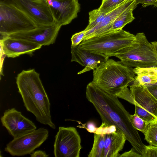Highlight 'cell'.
I'll list each match as a JSON object with an SVG mask.
<instances>
[{"label":"cell","instance_id":"cell-20","mask_svg":"<svg viewBox=\"0 0 157 157\" xmlns=\"http://www.w3.org/2000/svg\"><path fill=\"white\" fill-rule=\"evenodd\" d=\"M105 138V134L94 133L93 145L88 157H103Z\"/></svg>","mask_w":157,"mask_h":157},{"label":"cell","instance_id":"cell-21","mask_svg":"<svg viewBox=\"0 0 157 157\" xmlns=\"http://www.w3.org/2000/svg\"><path fill=\"white\" fill-rule=\"evenodd\" d=\"M106 13L100 12L98 9L94 10L89 13V24L84 30L87 32L101 23Z\"/></svg>","mask_w":157,"mask_h":157},{"label":"cell","instance_id":"cell-8","mask_svg":"<svg viewBox=\"0 0 157 157\" xmlns=\"http://www.w3.org/2000/svg\"><path fill=\"white\" fill-rule=\"evenodd\" d=\"M81 139L76 128L59 127L55 136L53 153L56 157H79Z\"/></svg>","mask_w":157,"mask_h":157},{"label":"cell","instance_id":"cell-3","mask_svg":"<svg viewBox=\"0 0 157 157\" xmlns=\"http://www.w3.org/2000/svg\"><path fill=\"white\" fill-rule=\"evenodd\" d=\"M132 67L120 61L109 58L93 70L91 82L97 87L117 98L134 80L135 75Z\"/></svg>","mask_w":157,"mask_h":157},{"label":"cell","instance_id":"cell-1","mask_svg":"<svg viewBox=\"0 0 157 157\" xmlns=\"http://www.w3.org/2000/svg\"><path fill=\"white\" fill-rule=\"evenodd\" d=\"M86 97L99 114L102 121L101 126H113L116 130L123 133L127 140L143 157L146 145L131 122L130 114L118 98L102 90L91 82L87 85Z\"/></svg>","mask_w":157,"mask_h":157},{"label":"cell","instance_id":"cell-26","mask_svg":"<svg viewBox=\"0 0 157 157\" xmlns=\"http://www.w3.org/2000/svg\"><path fill=\"white\" fill-rule=\"evenodd\" d=\"M86 31L84 30L73 34L71 38V46L76 47L83 40Z\"/></svg>","mask_w":157,"mask_h":157},{"label":"cell","instance_id":"cell-25","mask_svg":"<svg viewBox=\"0 0 157 157\" xmlns=\"http://www.w3.org/2000/svg\"><path fill=\"white\" fill-rule=\"evenodd\" d=\"M130 119L133 126L136 129L140 131L143 134L145 132L148 124L147 122L134 114H130Z\"/></svg>","mask_w":157,"mask_h":157},{"label":"cell","instance_id":"cell-22","mask_svg":"<svg viewBox=\"0 0 157 157\" xmlns=\"http://www.w3.org/2000/svg\"><path fill=\"white\" fill-rule=\"evenodd\" d=\"M144 134L145 139L150 145L157 146V120L148 124Z\"/></svg>","mask_w":157,"mask_h":157},{"label":"cell","instance_id":"cell-13","mask_svg":"<svg viewBox=\"0 0 157 157\" xmlns=\"http://www.w3.org/2000/svg\"><path fill=\"white\" fill-rule=\"evenodd\" d=\"M1 37V50L8 57L15 58L25 54L32 55L33 52L42 47L40 45L25 40L8 36Z\"/></svg>","mask_w":157,"mask_h":157},{"label":"cell","instance_id":"cell-31","mask_svg":"<svg viewBox=\"0 0 157 157\" xmlns=\"http://www.w3.org/2000/svg\"><path fill=\"white\" fill-rule=\"evenodd\" d=\"M30 155L31 157H48L49 156L45 151L40 150L34 151Z\"/></svg>","mask_w":157,"mask_h":157},{"label":"cell","instance_id":"cell-17","mask_svg":"<svg viewBox=\"0 0 157 157\" xmlns=\"http://www.w3.org/2000/svg\"><path fill=\"white\" fill-rule=\"evenodd\" d=\"M126 140L124 134L118 131L105 134L103 157H119Z\"/></svg>","mask_w":157,"mask_h":157},{"label":"cell","instance_id":"cell-29","mask_svg":"<svg viewBox=\"0 0 157 157\" xmlns=\"http://www.w3.org/2000/svg\"><path fill=\"white\" fill-rule=\"evenodd\" d=\"M119 157H142V156L132 147L129 151L125 152L120 155Z\"/></svg>","mask_w":157,"mask_h":157},{"label":"cell","instance_id":"cell-12","mask_svg":"<svg viewBox=\"0 0 157 157\" xmlns=\"http://www.w3.org/2000/svg\"><path fill=\"white\" fill-rule=\"evenodd\" d=\"M55 23L61 26L70 24L80 10L78 0H46Z\"/></svg>","mask_w":157,"mask_h":157},{"label":"cell","instance_id":"cell-27","mask_svg":"<svg viewBox=\"0 0 157 157\" xmlns=\"http://www.w3.org/2000/svg\"><path fill=\"white\" fill-rule=\"evenodd\" d=\"M143 157H157V146H146Z\"/></svg>","mask_w":157,"mask_h":157},{"label":"cell","instance_id":"cell-28","mask_svg":"<svg viewBox=\"0 0 157 157\" xmlns=\"http://www.w3.org/2000/svg\"><path fill=\"white\" fill-rule=\"evenodd\" d=\"M118 98L123 99L134 105L135 102L133 98L130 90L126 87L119 95Z\"/></svg>","mask_w":157,"mask_h":157},{"label":"cell","instance_id":"cell-11","mask_svg":"<svg viewBox=\"0 0 157 157\" xmlns=\"http://www.w3.org/2000/svg\"><path fill=\"white\" fill-rule=\"evenodd\" d=\"M62 26L55 23L24 32L12 34L8 36L21 39L38 44L42 46L54 44Z\"/></svg>","mask_w":157,"mask_h":157},{"label":"cell","instance_id":"cell-6","mask_svg":"<svg viewBox=\"0 0 157 157\" xmlns=\"http://www.w3.org/2000/svg\"><path fill=\"white\" fill-rule=\"evenodd\" d=\"M36 27L27 15L13 4L0 3L1 36L28 31Z\"/></svg>","mask_w":157,"mask_h":157},{"label":"cell","instance_id":"cell-15","mask_svg":"<svg viewBox=\"0 0 157 157\" xmlns=\"http://www.w3.org/2000/svg\"><path fill=\"white\" fill-rule=\"evenodd\" d=\"M132 82L129 86L135 104H137L157 118V100L146 86L141 85L134 80Z\"/></svg>","mask_w":157,"mask_h":157},{"label":"cell","instance_id":"cell-9","mask_svg":"<svg viewBox=\"0 0 157 157\" xmlns=\"http://www.w3.org/2000/svg\"><path fill=\"white\" fill-rule=\"evenodd\" d=\"M13 4L22 10L37 27L55 23L46 0H12Z\"/></svg>","mask_w":157,"mask_h":157},{"label":"cell","instance_id":"cell-32","mask_svg":"<svg viewBox=\"0 0 157 157\" xmlns=\"http://www.w3.org/2000/svg\"><path fill=\"white\" fill-rule=\"evenodd\" d=\"M146 86L149 92L157 100V83Z\"/></svg>","mask_w":157,"mask_h":157},{"label":"cell","instance_id":"cell-19","mask_svg":"<svg viewBox=\"0 0 157 157\" xmlns=\"http://www.w3.org/2000/svg\"><path fill=\"white\" fill-rule=\"evenodd\" d=\"M136 6L134 4L123 11L108 27L107 33L122 29L126 25L135 19L133 11Z\"/></svg>","mask_w":157,"mask_h":157},{"label":"cell","instance_id":"cell-7","mask_svg":"<svg viewBox=\"0 0 157 157\" xmlns=\"http://www.w3.org/2000/svg\"><path fill=\"white\" fill-rule=\"evenodd\" d=\"M49 132L40 128L13 139L8 143L5 151L12 156H23L33 153L48 139Z\"/></svg>","mask_w":157,"mask_h":157},{"label":"cell","instance_id":"cell-14","mask_svg":"<svg viewBox=\"0 0 157 157\" xmlns=\"http://www.w3.org/2000/svg\"><path fill=\"white\" fill-rule=\"evenodd\" d=\"M71 62H76L85 67L78 72L82 74L91 70H94L100 64L106 61L109 57L97 54L79 48L71 46Z\"/></svg>","mask_w":157,"mask_h":157},{"label":"cell","instance_id":"cell-2","mask_svg":"<svg viewBox=\"0 0 157 157\" xmlns=\"http://www.w3.org/2000/svg\"><path fill=\"white\" fill-rule=\"evenodd\" d=\"M16 83L27 110L32 113L41 124L52 129L50 101L40 78L34 69L23 70L18 74Z\"/></svg>","mask_w":157,"mask_h":157},{"label":"cell","instance_id":"cell-23","mask_svg":"<svg viewBox=\"0 0 157 157\" xmlns=\"http://www.w3.org/2000/svg\"><path fill=\"white\" fill-rule=\"evenodd\" d=\"M135 110L134 114L138 116L148 124L157 120V118L137 104L134 105Z\"/></svg>","mask_w":157,"mask_h":157},{"label":"cell","instance_id":"cell-5","mask_svg":"<svg viewBox=\"0 0 157 157\" xmlns=\"http://www.w3.org/2000/svg\"><path fill=\"white\" fill-rule=\"evenodd\" d=\"M135 35L121 29L83 40L78 47L107 57L130 45Z\"/></svg>","mask_w":157,"mask_h":157},{"label":"cell","instance_id":"cell-34","mask_svg":"<svg viewBox=\"0 0 157 157\" xmlns=\"http://www.w3.org/2000/svg\"><path fill=\"white\" fill-rule=\"evenodd\" d=\"M0 3L6 4H13L12 0H0Z\"/></svg>","mask_w":157,"mask_h":157},{"label":"cell","instance_id":"cell-35","mask_svg":"<svg viewBox=\"0 0 157 157\" xmlns=\"http://www.w3.org/2000/svg\"><path fill=\"white\" fill-rule=\"evenodd\" d=\"M151 43L153 45L155 48L156 55L157 56V41H155L151 42Z\"/></svg>","mask_w":157,"mask_h":157},{"label":"cell","instance_id":"cell-18","mask_svg":"<svg viewBox=\"0 0 157 157\" xmlns=\"http://www.w3.org/2000/svg\"><path fill=\"white\" fill-rule=\"evenodd\" d=\"M133 71L136 75L134 81L139 84L147 86L157 83V67H136Z\"/></svg>","mask_w":157,"mask_h":157},{"label":"cell","instance_id":"cell-33","mask_svg":"<svg viewBox=\"0 0 157 157\" xmlns=\"http://www.w3.org/2000/svg\"><path fill=\"white\" fill-rule=\"evenodd\" d=\"M87 128L89 132L94 133L95 132L96 127L93 124L90 123L87 124Z\"/></svg>","mask_w":157,"mask_h":157},{"label":"cell","instance_id":"cell-10","mask_svg":"<svg viewBox=\"0 0 157 157\" xmlns=\"http://www.w3.org/2000/svg\"><path fill=\"white\" fill-rule=\"evenodd\" d=\"M1 121L2 125L13 138L36 129L33 122L15 108L6 110L1 117Z\"/></svg>","mask_w":157,"mask_h":157},{"label":"cell","instance_id":"cell-30","mask_svg":"<svg viewBox=\"0 0 157 157\" xmlns=\"http://www.w3.org/2000/svg\"><path fill=\"white\" fill-rule=\"evenodd\" d=\"M140 3L142 4L143 7L150 5H154L157 7V0H136V5Z\"/></svg>","mask_w":157,"mask_h":157},{"label":"cell","instance_id":"cell-24","mask_svg":"<svg viewBox=\"0 0 157 157\" xmlns=\"http://www.w3.org/2000/svg\"><path fill=\"white\" fill-rule=\"evenodd\" d=\"M125 0H102L100 7L98 9L101 12L107 13Z\"/></svg>","mask_w":157,"mask_h":157},{"label":"cell","instance_id":"cell-4","mask_svg":"<svg viewBox=\"0 0 157 157\" xmlns=\"http://www.w3.org/2000/svg\"><path fill=\"white\" fill-rule=\"evenodd\" d=\"M124 65L131 67H157V56L153 45L143 33H137L132 43L113 54Z\"/></svg>","mask_w":157,"mask_h":157},{"label":"cell","instance_id":"cell-16","mask_svg":"<svg viewBox=\"0 0 157 157\" xmlns=\"http://www.w3.org/2000/svg\"><path fill=\"white\" fill-rule=\"evenodd\" d=\"M136 0H125L113 10L106 13L101 23L86 32L83 40L106 33L108 27L126 9L134 4L136 5Z\"/></svg>","mask_w":157,"mask_h":157}]
</instances>
